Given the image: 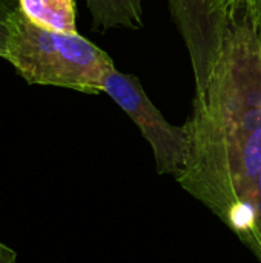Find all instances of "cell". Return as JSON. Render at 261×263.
<instances>
[{
	"instance_id": "cell-7",
	"label": "cell",
	"mask_w": 261,
	"mask_h": 263,
	"mask_svg": "<svg viewBox=\"0 0 261 263\" xmlns=\"http://www.w3.org/2000/svg\"><path fill=\"white\" fill-rule=\"evenodd\" d=\"M249 2L251 0H209L212 8L229 22L242 15L246 11Z\"/></svg>"
},
{
	"instance_id": "cell-1",
	"label": "cell",
	"mask_w": 261,
	"mask_h": 263,
	"mask_svg": "<svg viewBox=\"0 0 261 263\" xmlns=\"http://www.w3.org/2000/svg\"><path fill=\"white\" fill-rule=\"evenodd\" d=\"M188 154L174 177L261 263V46L243 12L185 122Z\"/></svg>"
},
{
	"instance_id": "cell-9",
	"label": "cell",
	"mask_w": 261,
	"mask_h": 263,
	"mask_svg": "<svg viewBox=\"0 0 261 263\" xmlns=\"http://www.w3.org/2000/svg\"><path fill=\"white\" fill-rule=\"evenodd\" d=\"M245 12L251 22L252 31L261 46V0H251Z\"/></svg>"
},
{
	"instance_id": "cell-6",
	"label": "cell",
	"mask_w": 261,
	"mask_h": 263,
	"mask_svg": "<svg viewBox=\"0 0 261 263\" xmlns=\"http://www.w3.org/2000/svg\"><path fill=\"white\" fill-rule=\"evenodd\" d=\"M95 31L138 29L143 25V0H86Z\"/></svg>"
},
{
	"instance_id": "cell-3",
	"label": "cell",
	"mask_w": 261,
	"mask_h": 263,
	"mask_svg": "<svg viewBox=\"0 0 261 263\" xmlns=\"http://www.w3.org/2000/svg\"><path fill=\"white\" fill-rule=\"evenodd\" d=\"M102 91L106 92L138 126L151 145L158 174L177 176L188 154V133L185 125L174 126L151 102L140 80L112 68L103 79Z\"/></svg>"
},
{
	"instance_id": "cell-8",
	"label": "cell",
	"mask_w": 261,
	"mask_h": 263,
	"mask_svg": "<svg viewBox=\"0 0 261 263\" xmlns=\"http://www.w3.org/2000/svg\"><path fill=\"white\" fill-rule=\"evenodd\" d=\"M15 6L17 5L0 3V57L3 59L6 52V40H8V17Z\"/></svg>"
},
{
	"instance_id": "cell-11",
	"label": "cell",
	"mask_w": 261,
	"mask_h": 263,
	"mask_svg": "<svg viewBox=\"0 0 261 263\" xmlns=\"http://www.w3.org/2000/svg\"><path fill=\"white\" fill-rule=\"evenodd\" d=\"M0 3H9V5H17V0H0Z\"/></svg>"
},
{
	"instance_id": "cell-4",
	"label": "cell",
	"mask_w": 261,
	"mask_h": 263,
	"mask_svg": "<svg viewBox=\"0 0 261 263\" xmlns=\"http://www.w3.org/2000/svg\"><path fill=\"white\" fill-rule=\"evenodd\" d=\"M168 3L189 52L195 92H200L217 63L231 22L220 15L209 0H168Z\"/></svg>"
},
{
	"instance_id": "cell-5",
	"label": "cell",
	"mask_w": 261,
	"mask_h": 263,
	"mask_svg": "<svg viewBox=\"0 0 261 263\" xmlns=\"http://www.w3.org/2000/svg\"><path fill=\"white\" fill-rule=\"evenodd\" d=\"M22 12L35 25L55 31L77 32V6L75 0H17Z\"/></svg>"
},
{
	"instance_id": "cell-2",
	"label": "cell",
	"mask_w": 261,
	"mask_h": 263,
	"mask_svg": "<svg viewBox=\"0 0 261 263\" xmlns=\"http://www.w3.org/2000/svg\"><path fill=\"white\" fill-rule=\"evenodd\" d=\"M5 59L29 85L58 86L86 94L103 92L112 59L80 35L55 32L32 23L18 8L8 17Z\"/></svg>"
},
{
	"instance_id": "cell-10",
	"label": "cell",
	"mask_w": 261,
	"mask_h": 263,
	"mask_svg": "<svg viewBox=\"0 0 261 263\" xmlns=\"http://www.w3.org/2000/svg\"><path fill=\"white\" fill-rule=\"evenodd\" d=\"M15 251L0 240V263H15Z\"/></svg>"
}]
</instances>
